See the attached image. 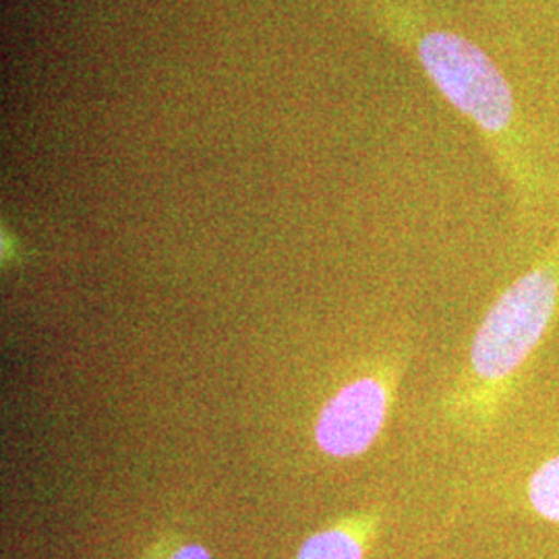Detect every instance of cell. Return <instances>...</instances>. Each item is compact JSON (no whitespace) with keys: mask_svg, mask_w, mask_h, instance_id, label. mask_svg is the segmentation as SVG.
I'll list each match as a JSON object with an SVG mask.
<instances>
[{"mask_svg":"<svg viewBox=\"0 0 559 559\" xmlns=\"http://www.w3.org/2000/svg\"><path fill=\"white\" fill-rule=\"evenodd\" d=\"M365 537L362 531L330 528L305 540L297 559H362Z\"/></svg>","mask_w":559,"mask_h":559,"instance_id":"5b68a950","label":"cell"},{"mask_svg":"<svg viewBox=\"0 0 559 559\" xmlns=\"http://www.w3.org/2000/svg\"><path fill=\"white\" fill-rule=\"evenodd\" d=\"M392 376H365L321 408L316 440L328 456L355 459L378 441L392 406Z\"/></svg>","mask_w":559,"mask_h":559,"instance_id":"3957f363","label":"cell"},{"mask_svg":"<svg viewBox=\"0 0 559 559\" xmlns=\"http://www.w3.org/2000/svg\"><path fill=\"white\" fill-rule=\"evenodd\" d=\"M419 59L441 94L485 131H503L514 112V98L498 67L456 34L433 32L420 40Z\"/></svg>","mask_w":559,"mask_h":559,"instance_id":"7a4b0ae2","label":"cell"},{"mask_svg":"<svg viewBox=\"0 0 559 559\" xmlns=\"http://www.w3.org/2000/svg\"><path fill=\"white\" fill-rule=\"evenodd\" d=\"M524 512L559 526V452L543 460L522 487Z\"/></svg>","mask_w":559,"mask_h":559,"instance_id":"277c9868","label":"cell"},{"mask_svg":"<svg viewBox=\"0 0 559 559\" xmlns=\"http://www.w3.org/2000/svg\"><path fill=\"white\" fill-rule=\"evenodd\" d=\"M170 559H212L210 551L201 545H187Z\"/></svg>","mask_w":559,"mask_h":559,"instance_id":"8992f818","label":"cell"},{"mask_svg":"<svg viewBox=\"0 0 559 559\" xmlns=\"http://www.w3.org/2000/svg\"><path fill=\"white\" fill-rule=\"evenodd\" d=\"M559 311V242L491 302L479 323L466 369L448 400L450 415L473 433H487L514 399L526 365Z\"/></svg>","mask_w":559,"mask_h":559,"instance_id":"6da1fadb","label":"cell"}]
</instances>
